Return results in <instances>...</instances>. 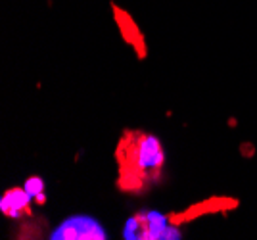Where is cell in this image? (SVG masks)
<instances>
[{
    "instance_id": "1",
    "label": "cell",
    "mask_w": 257,
    "mask_h": 240,
    "mask_svg": "<svg viewBox=\"0 0 257 240\" xmlns=\"http://www.w3.org/2000/svg\"><path fill=\"white\" fill-rule=\"evenodd\" d=\"M119 186L128 192H140L160 183L165 169V150L156 135L127 131L117 144Z\"/></svg>"
},
{
    "instance_id": "6",
    "label": "cell",
    "mask_w": 257,
    "mask_h": 240,
    "mask_svg": "<svg viewBox=\"0 0 257 240\" xmlns=\"http://www.w3.org/2000/svg\"><path fill=\"white\" fill-rule=\"evenodd\" d=\"M25 190L29 192L33 196V200L35 202H39V204H44V200H46V196H44V179L43 177H37V175H33V177H29L27 181H25Z\"/></svg>"
},
{
    "instance_id": "4",
    "label": "cell",
    "mask_w": 257,
    "mask_h": 240,
    "mask_svg": "<svg viewBox=\"0 0 257 240\" xmlns=\"http://www.w3.org/2000/svg\"><path fill=\"white\" fill-rule=\"evenodd\" d=\"M33 196L25 190V186L10 188L0 198V211L10 219H23L31 213Z\"/></svg>"
},
{
    "instance_id": "2",
    "label": "cell",
    "mask_w": 257,
    "mask_h": 240,
    "mask_svg": "<svg viewBox=\"0 0 257 240\" xmlns=\"http://www.w3.org/2000/svg\"><path fill=\"white\" fill-rule=\"evenodd\" d=\"M171 225L167 215L156 209H142L131 215L123 229L125 240H163L165 230Z\"/></svg>"
},
{
    "instance_id": "5",
    "label": "cell",
    "mask_w": 257,
    "mask_h": 240,
    "mask_svg": "<svg viewBox=\"0 0 257 240\" xmlns=\"http://www.w3.org/2000/svg\"><path fill=\"white\" fill-rule=\"evenodd\" d=\"M115 20H117V27L121 29L123 37L139 50L140 56L144 54V41H142V35L139 33V27L135 25V22L128 18L125 12L117 10V8H115Z\"/></svg>"
},
{
    "instance_id": "3",
    "label": "cell",
    "mask_w": 257,
    "mask_h": 240,
    "mask_svg": "<svg viewBox=\"0 0 257 240\" xmlns=\"http://www.w3.org/2000/svg\"><path fill=\"white\" fill-rule=\"evenodd\" d=\"M52 240H106L107 230L92 215H71L50 232Z\"/></svg>"
}]
</instances>
